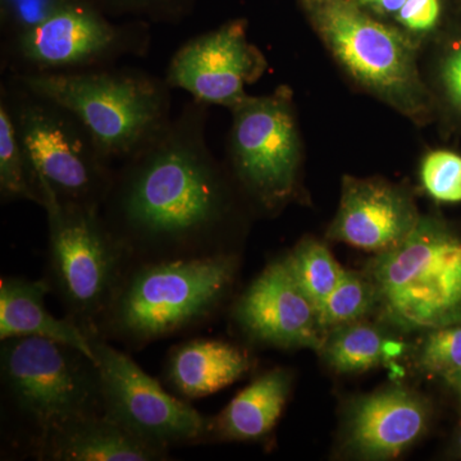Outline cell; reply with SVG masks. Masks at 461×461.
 <instances>
[{
	"label": "cell",
	"mask_w": 461,
	"mask_h": 461,
	"mask_svg": "<svg viewBox=\"0 0 461 461\" xmlns=\"http://www.w3.org/2000/svg\"><path fill=\"white\" fill-rule=\"evenodd\" d=\"M444 379L446 384L453 388L455 393L461 397V371L455 372L453 375H447V377Z\"/></svg>",
	"instance_id": "f546056e"
},
{
	"label": "cell",
	"mask_w": 461,
	"mask_h": 461,
	"mask_svg": "<svg viewBox=\"0 0 461 461\" xmlns=\"http://www.w3.org/2000/svg\"><path fill=\"white\" fill-rule=\"evenodd\" d=\"M94 5L113 14L150 18L153 21L180 20L189 12L191 0H94Z\"/></svg>",
	"instance_id": "484cf974"
},
{
	"label": "cell",
	"mask_w": 461,
	"mask_h": 461,
	"mask_svg": "<svg viewBox=\"0 0 461 461\" xmlns=\"http://www.w3.org/2000/svg\"><path fill=\"white\" fill-rule=\"evenodd\" d=\"M21 144L39 185L60 202L102 209L115 169L71 111L11 77L2 85Z\"/></svg>",
	"instance_id": "8992f818"
},
{
	"label": "cell",
	"mask_w": 461,
	"mask_h": 461,
	"mask_svg": "<svg viewBox=\"0 0 461 461\" xmlns=\"http://www.w3.org/2000/svg\"><path fill=\"white\" fill-rule=\"evenodd\" d=\"M364 5H372L382 14H399L406 0H359Z\"/></svg>",
	"instance_id": "f1b7e54d"
},
{
	"label": "cell",
	"mask_w": 461,
	"mask_h": 461,
	"mask_svg": "<svg viewBox=\"0 0 461 461\" xmlns=\"http://www.w3.org/2000/svg\"><path fill=\"white\" fill-rule=\"evenodd\" d=\"M232 318L242 335L259 345L320 351L326 339L317 306L284 258L269 263L249 285L233 306Z\"/></svg>",
	"instance_id": "4fadbf2b"
},
{
	"label": "cell",
	"mask_w": 461,
	"mask_h": 461,
	"mask_svg": "<svg viewBox=\"0 0 461 461\" xmlns=\"http://www.w3.org/2000/svg\"><path fill=\"white\" fill-rule=\"evenodd\" d=\"M12 78L71 111L112 162L131 157L172 118V87L140 69L16 72Z\"/></svg>",
	"instance_id": "3957f363"
},
{
	"label": "cell",
	"mask_w": 461,
	"mask_h": 461,
	"mask_svg": "<svg viewBox=\"0 0 461 461\" xmlns=\"http://www.w3.org/2000/svg\"><path fill=\"white\" fill-rule=\"evenodd\" d=\"M149 30L114 25L87 0H58L14 44L16 72H66L102 68L122 57L142 56Z\"/></svg>",
	"instance_id": "30bf717a"
},
{
	"label": "cell",
	"mask_w": 461,
	"mask_h": 461,
	"mask_svg": "<svg viewBox=\"0 0 461 461\" xmlns=\"http://www.w3.org/2000/svg\"><path fill=\"white\" fill-rule=\"evenodd\" d=\"M293 373L275 368L242 388L209 424V442L262 441L277 426L293 390Z\"/></svg>",
	"instance_id": "d6986e66"
},
{
	"label": "cell",
	"mask_w": 461,
	"mask_h": 461,
	"mask_svg": "<svg viewBox=\"0 0 461 461\" xmlns=\"http://www.w3.org/2000/svg\"><path fill=\"white\" fill-rule=\"evenodd\" d=\"M403 348L386 330L362 320L330 330L318 353L333 372L357 375L390 363Z\"/></svg>",
	"instance_id": "ffe728a7"
},
{
	"label": "cell",
	"mask_w": 461,
	"mask_h": 461,
	"mask_svg": "<svg viewBox=\"0 0 461 461\" xmlns=\"http://www.w3.org/2000/svg\"><path fill=\"white\" fill-rule=\"evenodd\" d=\"M439 14V0H406L396 18L411 32H429L438 23Z\"/></svg>",
	"instance_id": "4316f807"
},
{
	"label": "cell",
	"mask_w": 461,
	"mask_h": 461,
	"mask_svg": "<svg viewBox=\"0 0 461 461\" xmlns=\"http://www.w3.org/2000/svg\"><path fill=\"white\" fill-rule=\"evenodd\" d=\"M30 455L44 461H165L169 450L145 441L104 412L75 418L50 430Z\"/></svg>",
	"instance_id": "2e32d148"
},
{
	"label": "cell",
	"mask_w": 461,
	"mask_h": 461,
	"mask_svg": "<svg viewBox=\"0 0 461 461\" xmlns=\"http://www.w3.org/2000/svg\"><path fill=\"white\" fill-rule=\"evenodd\" d=\"M430 421L432 405L423 393L391 384L348 402L341 446L357 459H396L427 435Z\"/></svg>",
	"instance_id": "5bb4252c"
},
{
	"label": "cell",
	"mask_w": 461,
	"mask_h": 461,
	"mask_svg": "<svg viewBox=\"0 0 461 461\" xmlns=\"http://www.w3.org/2000/svg\"><path fill=\"white\" fill-rule=\"evenodd\" d=\"M377 305L375 286L366 273L344 271L338 286L318 309L324 332L373 313Z\"/></svg>",
	"instance_id": "603a6c76"
},
{
	"label": "cell",
	"mask_w": 461,
	"mask_h": 461,
	"mask_svg": "<svg viewBox=\"0 0 461 461\" xmlns=\"http://www.w3.org/2000/svg\"><path fill=\"white\" fill-rule=\"evenodd\" d=\"M239 266L236 253L131 262L94 332L141 348L198 329L229 299Z\"/></svg>",
	"instance_id": "7a4b0ae2"
},
{
	"label": "cell",
	"mask_w": 461,
	"mask_h": 461,
	"mask_svg": "<svg viewBox=\"0 0 461 461\" xmlns=\"http://www.w3.org/2000/svg\"><path fill=\"white\" fill-rule=\"evenodd\" d=\"M0 196L5 203L26 200L42 205L41 185L3 98H0Z\"/></svg>",
	"instance_id": "44dd1931"
},
{
	"label": "cell",
	"mask_w": 461,
	"mask_h": 461,
	"mask_svg": "<svg viewBox=\"0 0 461 461\" xmlns=\"http://www.w3.org/2000/svg\"><path fill=\"white\" fill-rule=\"evenodd\" d=\"M442 78L448 96L461 108V47L446 59Z\"/></svg>",
	"instance_id": "83f0119b"
},
{
	"label": "cell",
	"mask_w": 461,
	"mask_h": 461,
	"mask_svg": "<svg viewBox=\"0 0 461 461\" xmlns=\"http://www.w3.org/2000/svg\"><path fill=\"white\" fill-rule=\"evenodd\" d=\"M208 107L191 99L115 169L100 212L131 262L235 253L232 185L206 144Z\"/></svg>",
	"instance_id": "6da1fadb"
},
{
	"label": "cell",
	"mask_w": 461,
	"mask_h": 461,
	"mask_svg": "<svg viewBox=\"0 0 461 461\" xmlns=\"http://www.w3.org/2000/svg\"><path fill=\"white\" fill-rule=\"evenodd\" d=\"M420 180L433 199L442 203L461 202V156L436 150L424 157Z\"/></svg>",
	"instance_id": "d4e9b609"
},
{
	"label": "cell",
	"mask_w": 461,
	"mask_h": 461,
	"mask_svg": "<svg viewBox=\"0 0 461 461\" xmlns=\"http://www.w3.org/2000/svg\"><path fill=\"white\" fill-rule=\"evenodd\" d=\"M375 312L402 330H430L461 321V238L447 224L421 217L399 245L366 268Z\"/></svg>",
	"instance_id": "277c9868"
},
{
	"label": "cell",
	"mask_w": 461,
	"mask_h": 461,
	"mask_svg": "<svg viewBox=\"0 0 461 461\" xmlns=\"http://www.w3.org/2000/svg\"><path fill=\"white\" fill-rule=\"evenodd\" d=\"M0 379L7 411L16 418L29 454L66 421L103 412L95 360L54 339H3Z\"/></svg>",
	"instance_id": "5b68a950"
},
{
	"label": "cell",
	"mask_w": 461,
	"mask_h": 461,
	"mask_svg": "<svg viewBox=\"0 0 461 461\" xmlns=\"http://www.w3.org/2000/svg\"><path fill=\"white\" fill-rule=\"evenodd\" d=\"M420 220L417 205L405 190L377 178L346 176L329 238L379 254L408 238Z\"/></svg>",
	"instance_id": "9a60e30c"
},
{
	"label": "cell",
	"mask_w": 461,
	"mask_h": 461,
	"mask_svg": "<svg viewBox=\"0 0 461 461\" xmlns=\"http://www.w3.org/2000/svg\"><path fill=\"white\" fill-rule=\"evenodd\" d=\"M459 450H460V453H461V433H460V437H459Z\"/></svg>",
	"instance_id": "4dcf8cb0"
},
{
	"label": "cell",
	"mask_w": 461,
	"mask_h": 461,
	"mask_svg": "<svg viewBox=\"0 0 461 461\" xmlns=\"http://www.w3.org/2000/svg\"><path fill=\"white\" fill-rule=\"evenodd\" d=\"M291 275L318 309L338 286L345 269L330 249L314 239H304L284 257Z\"/></svg>",
	"instance_id": "7402d4cb"
},
{
	"label": "cell",
	"mask_w": 461,
	"mask_h": 461,
	"mask_svg": "<svg viewBox=\"0 0 461 461\" xmlns=\"http://www.w3.org/2000/svg\"><path fill=\"white\" fill-rule=\"evenodd\" d=\"M230 111L233 178L250 202L275 213L295 198L302 163L290 91L280 87L269 95H248Z\"/></svg>",
	"instance_id": "9c48e42d"
},
{
	"label": "cell",
	"mask_w": 461,
	"mask_h": 461,
	"mask_svg": "<svg viewBox=\"0 0 461 461\" xmlns=\"http://www.w3.org/2000/svg\"><path fill=\"white\" fill-rule=\"evenodd\" d=\"M51 293L45 278L2 277L0 280V341L16 338L54 339L78 348L95 360L89 335L69 318H57L45 306Z\"/></svg>",
	"instance_id": "ac0fdd59"
},
{
	"label": "cell",
	"mask_w": 461,
	"mask_h": 461,
	"mask_svg": "<svg viewBox=\"0 0 461 461\" xmlns=\"http://www.w3.org/2000/svg\"><path fill=\"white\" fill-rule=\"evenodd\" d=\"M417 364L427 375L442 378L461 371V321L427 330L417 351Z\"/></svg>",
	"instance_id": "cb8c5ba5"
},
{
	"label": "cell",
	"mask_w": 461,
	"mask_h": 461,
	"mask_svg": "<svg viewBox=\"0 0 461 461\" xmlns=\"http://www.w3.org/2000/svg\"><path fill=\"white\" fill-rule=\"evenodd\" d=\"M48 220L45 280L65 317L94 332L131 263L100 209L60 202L42 189Z\"/></svg>",
	"instance_id": "52a82bcc"
},
{
	"label": "cell",
	"mask_w": 461,
	"mask_h": 461,
	"mask_svg": "<svg viewBox=\"0 0 461 461\" xmlns=\"http://www.w3.org/2000/svg\"><path fill=\"white\" fill-rule=\"evenodd\" d=\"M253 366V357L240 346L224 339L199 338L172 348L163 375L181 399L198 400L244 378Z\"/></svg>",
	"instance_id": "e0dca14e"
},
{
	"label": "cell",
	"mask_w": 461,
	"mask_h": 461,
	"mask_svg": "<svg viewBox=\"0 0 461 461\" xmlns=\"http://www.w3.org/2000/svg\"><path fill=\"white\" fill-rule=\"evenodd\" d=\"M87 335L100 373L103 412L108 418L166 450L208 444L211 417L167 393L131 357L98 333Z\"/></svg>",
	"instance_id": "8fae6325"
},
{
	"label": "cell",
	"mask_w": 461,
	"mask_h": 461,
	"mask_svg": "<svg viewBox=\"0 0 461 461\" xmlns=\"http://www.w3.org/2000/svg\"><path fill=\"white\" fill-rule=\"evenodd\" d=\"M324 44L355 80L411 117L426 109L415 48L402 33L345 0H324L315 12Z\"/></svg>",
	"instance_id": "ba28073f"
},
{
	"label": "cell",
	"mask_w": 461,
	"mask_h": 461,
	"mask_svg": "<svg viewBox=\"0 0 461 461\" xmlns=\"http://www.w3.org/2000/svg\"><path fill=\"white\" fill-rule=\"evenodd\" d=\"M263 54L248 41L247 23L230 21L195 36L173 54L166 81L206 105L232 109L247 98L245 86L266 69Z\"/></svg>",
	"instance_id": "7c38bea8"
}]
</instances>
